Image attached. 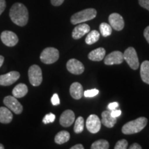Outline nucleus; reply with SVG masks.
Segmentation results:
<instances>
[{
	"label": "nucleus",
	"instance_id": "1",
	"mask_svg": "<svg viewBox=\"0 0 149 149\" xmlns=\"http://www.w3.org/2000/svg\"><path fill=\"white\" fill-rule=\"evenodd\" d=\"M9 15L12 22L19 26H24L29 21V11L23 3H15L11 7Z\"/></svg>",
	"mask_w": 149,
	"mask_h": 149
},
{
	"label": "nucleus",
	"instance_id": "2",
	"mask_svg": "<svg viewBox=\"0 0 149 149\" xmlns=\"http://www.w3.org/2000/svg\"><path fill=\"white\" fill-rule=\"evenodd\" d=\"M148 120L144 117H141L135 120L130 121L123 126L122 133L125 135H132L139 133L146 127Z\"/></svg>",
	"mask_w": 149,
	"mask_h": 149
},
{
	"label": "nucleus",
	"instance_id": "3",
	"mask_svg": "<svg viewBox=\"0 0 149 149\" xmlns=\"http://www.w3.org/2000/svg\"><path fill=\"white\" fill-rule=\"evenodd\" d=\"M96 15L95 9L87 8L74 14L70 18V22L72 24H79L95 18Z\"/></svg>",
	"mask_w": 149,
	"mask_h": 149
},
{
	"label": "nucleus",
	"instance_id": "4",
	"mask_svg": "<svg viewBox=\"0 0 149 149\" xmlns=\"http://www.w3.org/2000/svg\"><path fill=\"white\" fill-rule=\"evenodd\" d=\"M59 57V51L57 48L48 47L42 52L40 59L44 64H51L58 60Z\"/></svg>",
	"mask_w": 149,
	"mask_h": 149
},
{
	"label": "nucleus",
	"instance_id": "5",
	"mask_svg": "<svg viewBox=\"0 0 149 149\" xmlns=\"http://www.w3.org/2000/svg\"><path fill=\"white\" fill-rule=\"evenodd\" d=\"M124 59L126 61L130 68L133 70L138 69L139 66V62L138 56H137V52L133 47H128L127 49L124 51Z\"/></svg>",
	"mask_w": 149,
	"mask_h": 149
},
{
	"label": "nucleus",
	"instance_id": "6",
	"mask_svg": "<svg viewBox=\"0 0 149 149\" xmlns=\"http://www.w3.org/2000/svg\"><path fill=\"white\" fill-rule=\"evenodd\" d=\"M29 78L30 83L33 86H38L42 82V71L37 65H33L29 69Z\"/></svg>",
	"mask_w": 149,
	"mask_h": 149
},
{
	"label": "nucleus",
	"instance_id": "7",
	"mask_svg": "<svg viewBox=\"0 0 149 149\" xmlns=\"http://www.w3.org/2000/svg\"><path fill=\"white\" fill-rule=\"evenodd\" d=\"M3 104L8 109L13 111L15 114H20L23 111V107L19 102L14 96H7L3 100Z\"/></svg>",
	"mask_w": 149,
	"mask_h": 149
},
{
	"label": "nucleus",
	"instance_id": "8",
	"mask_svg": "<svg viewBox=\"0 0 149 149\" xmlns=\"http://www.w3.org/2000/svg\"><path fill=\"white\" fill-rule=\"evenodd\" d=\"M101 121L97 115H91L86 120V126L87 130L93 134L97 133L101 129Z\"/></svg>",
	"mask_w": 149,
	"mask_h": 149
},
{
	"label": "nucleus",
	"instance_id": "9",
	"mask_svg": "<svg viewBox=\"0 0 149 149\" xmlns=\"http://www.w3.org/2000/svg\"><path fill=\"white\" fill-rule=\"evenodd\" d=\"M66 68L70 73L74 74H80L84 71L82 63L76 59H70L67 61Z\"/></svg>",
	"mask_w": 149,
	"mask_h": 149
},
{
	"label": "nucleus",
	"instance_id": "10",
	"mask_svg": "<svg viewBox=\"0 0 149 149\" xmlns=\"http://www.w3.org/2000/svg\"><path fill=\"white\" fill-rule=\"evenodd\" d=\"M1 40L3 44L9 47L15 46L19 41L18 37L17 36L15 33L9 31H5L1 33Z\"/></svg>",
	"mask_w": 149,
	"mask_h": 149
},
{
	"label": "nucleus",
	"instance_id": "11",
	"mask_svg": "<svg viewBox=\"0 0 149 149\" xmlns=\"http://www.w3.org/2000/svg\"><path fill=\"white\" fill-rule=\"evenodd\" d=\"M19 77L20 74L17 71H11L5 74L0 75V85L10 86L16 82Z\"/></svg>",
	"mask_w": 149,
	"mask_h": 149
},
{
	"label": "nucleus",
	"instance_id": "12",
	"mask_svg": "<svg viewBox=\"0 0 149 149\" xmlns=\"http://www.w3.org/2000/svg\"><path fill=\"white\" fill-rule=\"evenodd\" d=\"M124 60L123 53L120 51H116L112 52L104 58V64L106 65L120 64Z\"/></svg>",
	"mask_w": 149,
	"mask_h": 149
},
{
	"label": "nucleus",
	"instance_id": "13",
	"mask_svg": "<svg viewBox=\"0 0 149 149\" xmlns=\"http://www.w3.org/2000/svg\"><path fill=\"white\" fill-rule=\"evenodd\" d=\"M109 24L111 26L115 29V31H120L124 27V19L120 14L118 13H112L110 15L109 17Z\"/></svg>",
	"mask_w": 149,
	"mask_h": 149
},
{
	"label": "nucleus",
	"instance_id": "14",
	"mask_svg": "<svg viewBox=\"0 0 149 149\" xmlns=\"http://www.w3.org/2000/svg\"><path fill=\"white\" fill-rule=\"evenodd\" d=\"M75 120L74 112L71 110H66L63 112L59 118V123L64 127H69L73 124Z\"/></svg>",
	"mask_w": 149,
	"mask_h": 149
},
{
	"label": "nucleus",
	"instance_id": "15",
	"mask_svg": "<svg viewBox=\"0 0 149 149\" xmlns=\"http://www.w3.org/2000/svg\"><path fill=\"white\" fill-rule=\"evenodd\" d=\"M91 28L86 24H80L73 29L72 33V37L74 40H79L84 35L90 32Z\"/></svg>",
	"mask_w": 149,
	"mask_h": 149
},
{
	"label": "nucleus",
	"instance_id": "16",
	"mask_svg": "<svg viewBox=\"0 0 149 149\" xmlns=\"http://www.w3.org/2000/svg\"><path fill=\"white\" fill-rule=\"evenodd\" d=\"M102 123L106 127L113 128L117 122V118L112 117L111 111H104L102 113Z\"/></svg>",
	"mask_w": 149,
	"mask_h": 149
},
{
	"label": "nucleus",
	"instance_id": "17",
	"mask_svg": "<svg viewBox=\"0 0 149 149\" xmlns=\"http://www.w3.org/2000/svg\"><path fill=\"white\" fill-rule=\"evenodd\" d=\"M70 95L74 100H79L84 95V90L81 84L79 82L72 83L70 87Z\"/></svg>",
	"mask_w": 149,
	"mask_h": 149
},
{
	"label": "nucleus",
	"instance_id": "18",
	"mask_svg": "<svg viewBox=\"0 0 149 149\" xmlns=\"http://www.w3.org/2000/svg\"><path fill=\"white\" fill-rule=\"evenodd\" d=\"M106 55V50L104 48H98L93 50L88 54V59L94 61H100L104 59Z\"/></svg>",
	"mask_w": 149,
	"mask_h": 149
},
{
	"label": "nucleus",
	"instance_id": "19",
	"mask_svg": "<svg viewBox=\"0 0 149 149\" xmlns=\"http://www.w3.org/2000/svg\"><path fill=\"white\" fill-rule=\"evenodd\" d=\"M13 120V113L10 110L6 107H0V122L9 124Z\"/></svg>",
	"mask_w": 149,
	"mask_h": 149
},
{
	"label": "nucleus",
	"instance_id": "20",
	"mask_svg": "<svg viewBox=\"0 0 149 149\" xmlns=\"http://www.w3.org/2000/svg\"><path fill=\"white\" fill-rule=\"evenodd\" d=\"M13 95L16 98H22L28 93V87L24 84H19L13 90Z\"/></svg>",
	"mask_w": 149,
	"mask_h": 149
},
{
	"label": "nucleus",
	"instance_id": "21",
	"mask_svg": "<svg viewBox=\"0 0 149 149\" xmlns=\"http://www.w3.org/2000/svg\"><path fill=\"white\" fill-rule=\"evenodd\" d=\"M140 75L142 81L149 84V61H143L141 64Z\"/></svg>",
	"mask_w": 149,
	"mask_h": 149
},
{
	"label": "nucleus",
	"instance_id": "22",
	"mask_svg": "<svg viewBox=\"0 0 149 149\" xmlns=\"http://www.w3.org/2000/svg\"><path fill=\"white\" fill-rule=\"evenodd\" d=\"M70 139V133L66 130L59 132L55 135V141L57 144H63L66 143Z\"/></svg>",
	"mask_w": 149,
	"mask_h": 149
},
{
	"label": "nucleus",
	"instance_id": "23",
	"mask_svg": "<svg viewBox=\"0 0 149 149\" xmlns=\"http://www.w3.org/2000/svg\"><path fill=\"white\" fill-rule=\"evenodd\" d=\"M100 33H99L97 31L94 30V31H92L88 33L87 37H86L85 42L87 44H88V45H91V44H95V43L97 42L99 39H100Z\"/></svg>",
	"mask_w": 149,
	"mask_h": 149
},
{
	"label": "nucleus",
	"instance_id": "24",
	"mask_svg": "<svg viewBox=\"0 0 149 149\" xmlns=\"http://www.w3.org/2000/svg\"><path fill=\"white\" fill-rule=\"evenodd\" d=\"M91 149H108L109 148V141L105 139H100L93 143L91 147Z\"/></svg>",
	"mask_w": 149,
	"mask_h": 149
},
{
	"label": "nucleus",
	"instance_id": "25",
	"mask_svg": "<svg viewBox=\"0 0 149 149\" xmlns=\"http://www.w3.org/2000/svg\"><path fill=\"white\" fill-rule=\"evenodd\" d=\"M84 120L82 117H79L75 121V124L74 126V131L75 133H81L84 130Z\"/></svg>",
	"mask_w": 149,
	"mask_h": 149
},
{
	"label": "nucleus",
	"instance_id": "26",
	"mask_svg": "<svg viewBox=\"0 0 149 149\" xmlns=\"http://www.w3.org/2000/svg\"><path fill=\"white\" fill-rule=\"evenodd\" d=\"M100 33L103 37L110 36L112 33V27L107 23H102L100 26Z\"/></svg>",
	"mask_w": 149,
	"mask_h": 149
},
{
	"label": "nucleus",
	"instance_id": "27",
	"mask_svg": "<svg viewBox=\"0 0 149 149\" xmlns=\"http://www.w3.org/2000/svg\"><path fill=\"white\" fill-rule=\"evenodd\" d=\"M55 120V115L53 113H48V114L46 115L43 118L42 122L44 124H47L49 123H53L54 121Z\"/></svg>",
	"mask_w": 149,
	"mask_h": 149
},
{
	"label": "nucleus",
	"instance_id": "28",
	"mask_svg": "<svg viewBox=\"0 0 149 149\" xmlns=\"http://www.w3.org/2000/svg\"><path fill=\"white\" fill-rule=\"evenodd\" d=\"M128 147V141L126 139H121L118 141L114 147L115 149H126Z\"/></svg>",
	"mask_w": 149,
	"mask_h": 149
},
{
	"label": "nucleus",
	"instance_id": "29",
	"mask_svg": "<svg viewBox=\"0 0 149 149\" xmlns=\"http://www.w3.org/2000/svg\"><path fill=\"white\" fill-rule=\"evenodd\" d=\"M99 94V91L97 89H91V90H87L84 92V95L86 97H95L97 95Z\"/></svg>",
	"mask_w": 149,
	"mask_h": 149
},
{
	"label": "nucleus",
	"instance_id": "30",
	"mask_svg": "<svg viewBox=\"0 0 149 149\" xmlns=\"http://www.w3.org/2000/svg\"><path fill=\"white\" fill-rule=\"evenodd\" d=\"M51 102L53 106H57L60 104V100H59V96L57 93H55L51 97Z\"/></svg>",
	"mask_w": 149,
	"mask_h": 149
},
{
	"label": "nucleus",
	"instance_id": "31",
	"mask_svg": "<svg viewBox=\"0 0 149 149\" xmlns=\"http://www.w3.org/2000/svg\"><path fill=\"white\" fill-rule=\"evenodd\" d=\"M139 3L141 7L149 11V0H139Z\"/></svg>",
	"mask_w": 149,
	"mask_h": 149
},
{
	"label": "nucleus",
	"instance_id": "32",
	"mask_svg": "<svg viewBox=\"0 0 149 149\" xmlns=\"http://www.w3.org/2000/svg\"><path fill=\"white\" fill-rule=\"evenodd\" d=\"M111 114L112 115V117L117 118V117H120L121 114H122V111H121V110H120V109H116L115 110H113V111H111Z\"/></svg>",
	"mask_w": 149,
	"mask_h": 149
},
{
	"label": "nucleus",
	"instance_id": "33",
	"mask_svg": "<svg viewBox=\"0 0 149 149\" xmlns=\"http://www.w3.org/2000/svg\"><path fill=\"white\" fill-rule=\"evenodd\" d=\"M119 104L117 102H111L110 103L109 105H108V109H109L110 111H113V110H115L118 108Z\"/></svg>",
	"mask_w": 149,
	"mask_h": 149
},
{
	"label": "nucleus",
	"instance_id": "34",
	"mask_svg": "<svg viewBox=\"0 0 149 149\" xmlns=\"http://www.w3.org/2000/svg\"><path fill=\"white\" fill-rule=\"evenodd\" d=\"M6 8V1L5 0H0V15L4 11Z\"/></svg>",
	"mask_w": 149,
	"mask_h": 149
},
{
	"label": "nucleus",
	"instance_id": "35",
	"mask_svg": "<svg viewBox=\"0 0 149 149\" xmlns=\"http://www.w3.org/2000/svg\"><path fill=\"white\" fill-rule=\"evenodd\" d=\"M51 1L53 6H59L62 4L64 0H51Z\"/></svg>",
	"mask_w": 149,
	"mask_h": 149
},
{
	"label": "nucleus",
	"instance_id": "36",
	"mask_svg": "<svg viewBox=\"0 0 149 149\" xmlns=\"http://www.w3.org/2000/svg\"><path fill=\"white\" fill-rule=\"evenodd\" d=\"M144 36L145 37V39H146L147 42L149 44V26H147L146 29H144Z\"/></svg>",
	"mask_w": 149,
	"mask_h": 149
},
{
	"label": "nucleus",
	"instance_id": "37",
	"mask_svg": "<svg viewBox=\"0 0 149 149\" xmlns=\"http://www.w3.org/2000/svg\"><path fill=\"white\" fill-rule=\"evenodd\" d=\"M130 149H141V146L137 143H134L129 147Z\"/></svg>",
	"mask_w": 149,
	"mask_h": 149
},
{
	"label": "nucleus",
	"instance_id": "38",
	"mask_svg": "<svg viewBox=\"0 0 149 149\" xmlns=\"http://www.w3.org/2000/svg\"><path fill=\"white\" fill-rule=\"evenodd\" d=\"M70 149H84V146L82 144H76L74 146H72Z\"/></svg>",
	"mask_w": 149,
	"mask_h": 149
},
{
	"label": "nucleus",
	"instance_id": "39",
	"mask_svg": "<svg viewBox=\"0 0 149 149\" xmlns=\"http://www.w3.org/2000/svg\"><path fill=\"white\" fill-rule=\"evenodd\" d=\"M3 61H4V57H3V56L0 55V67L2 66Z\"/></svg>",
	"mask_w": 149,
	"mask_h": 149
},
{
	"label": "nucleus",
	"instance_id": "40",
	"mask_svg": "<svg viewBox=\"0 0 149 149\" xmlns=\"http://www.w3.org/2000/svg\"><path fill=\"white\" fill-rule=\"evenodd\" d=\"M3 148H4V146H3V145L0 144V149H3Z\"/></svg>",
	"mask_w": 149,
	"mask_h": 149
}]
</instances>
